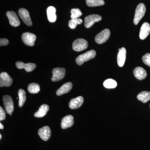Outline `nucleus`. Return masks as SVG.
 I'll return each instance as SVG.
<instances>
[{
  "instance_id": "nucleus-1",
  "label": "nucleus",
  "mask_w": 150,
  "mask_h": 150,
  "mask_svg": "<svg viewBox=\"0 0 150 150\" xmlns=\"http://www.w3.org/2000/svg\"><path fill=\"white\" fill-rule=\"evenodd\" d=\"M96 56V52L95 50H91L86 52L84 54H81L78 56L76 59V62L78 65H82L85 62L89 61L93 59Z\"/></svg>"
},
{
  "instance_id": "nucleus-2",
  "label": "nucleus",
  "mask_w": 150,
  "mask_h": 150,
  "mask_svg": "<svg viewBox=\"0 0 150 150\" xmlns=\"http://www.w3.org/2000/svg\"><path fill=\"white\" fill-rule=\"evenodd\" d=\"M146 11V8L145 5L143 3L139 4L137 6L135 11V16L134 19V24L137 25L140 20L145 15Z\"/></svg>"
},
{
  "instance_id": "nucleus-3",
  "label": "nucleus",
  "mask_w": 150,
  "mask_h": 150,
  "mask_svg": "<svg viewBox=\"0 0 150 150\" xmlns=\"http://www.w3.org/2000/svg\"><path fill=\"white\" fill-rule=\"evenodd\" d=\"M88 46V43L87 40L83 38H79L74 41L72 47L74 51L80 52L85 50Z\"/></svg>"
},
{
  "instance_id": "nucleus-4",
  "label": "nucleus",
  "mask_w": 150,
  "mask_h": 150,
  "mask_svg": "<svg viewBox=\"0 0 150 150\" xmlns=\"http://www.w3.org/2000/svg\"><path fill=\"white\" fill-rule=\"evenodd\" d=\"M22 40L25 45L29 46H34L36 40V35L29 32L23 33L21 36Z\"/></svg>"
},
{
  "instance_id": "nucleus-5",
  "label": "nucleus",
  "mask_w": 150,
  "mask_h": 150,
  "mask_svg": "<svg viewBox=\"0 0 150 150\" xmlns=\"http://www.w3.org/2000/svg\"><path fill=\"white\" fill-rule=\"evenodd\" d=\"M52 76L51 80L53 82L58 81L62 80L65 76L66 70L64 68H54L52 71Z\"/></svg>"
},
{
  "instance_id": "nucleus-6",
  "label": "nucleus",
  "mask_w": 150,
  "mask_h": 150,
  "mask_svg": "<svg viewBox=\"0 0 150 150\" xmlns=\"http://www.w3.org/2000/svg\"><path fill=\"white\" fill-rule=\"evenodd\" d=\"M110 30L108 29H105L96 35L95 40L96 42L98 44H102L108 40L110 37Z\"/></svg>"
},
{
  "instance_id": "nucleus-7",
  "label": "nucleus",
  "mask_w": 150,
  "mask_h": 150,
  "mask_svg": "<svg viewBox=\"0 0 150 150\" xmlns=\"http://www.w3.org/2000/svg\"><path fill=\"white\" fill-rule=\"evenodd\" d=\"M102 17L97 14H92L86 17L84 20V25L86 28H89L93 26L95 23L100 21Z\"/></svg>"
},
{
  "instance_id": "nucleus-8",
  "label": "nucleus",
  "mask_w": 150,
  "mask_h": 150,
  "mask_svg": "<svg viewBox=\"0 0 150 150\" xmlns=\"http://www.w3.org/2000/svg\"><path fill=\"white\" fill-rule=\"evenodd\" d=\"M3 100L6 112L9 114L12 113L14 110V104L11 97L8 95L4 96Z\"/></svg>"
},
{
  "instance_id": "nucleus-9",
  "label": "nucleus",
  "mask_w": 150,
  "mask_h": 150,
  "mask_svg": "<svg viewBox=\"0 0 150 150\" xmlns=\"http://www.w3.org/2000/svg\"><path fill=\"white\" fill-rule=\"evenodd\" d=\"M18 15L25 24L28 26L32 25V21L28 11L25 8H21L18 10Z\"/></svg>"
},
{
  "instance_id": "nucleus-10",
  "label": "nucleus",
  "mask_w": 150,
  "mask_h": 150,
  "mask_svg": "<svg viewBox=\"0 0 150 150\" xmlns=\"http://www.w3.org/2000/svg\"><path fill=\"white\" fill-rule=\"evenodd\" d=\"M13 83L12 78L6 72H4L0 74V87H9Z\"/></svg>"
},
{
  "instance_id": "nucleus-11",
  "label": "nucleus",
  "mask_w": 150,
  "mask_h": 150,
  "mask_svg": "<svg viewBox=\"0 0 150 150\" xmlns=\"http://www.w3.org/2000/svg\"><path fill=\"white\" fill-rule=\"evenodd\" d=\"M6 16L8 19L10 24L12 26L17 27L20 24V21L14 12L13 11H8L6 13Z\"/></svg>"
},
{
  "instance_id": "nucleus-12",
  "label": "nucleus",
  "mask_w": 150,
  "mask_h": 150,
  "mask_svg": "<svg viewBox=\"0 0 150 150\" xmlns=\"http://www.w3.org/2000/svg\"><path fill=\"white\" fill-rule=\"evenodd\" d=\"M38 134L43 141H48L51 137V129L48 126H44L38 130Z\"/></svg>"
},
{
  "instance_id": "nucleus-13",
  "label": "nucleus",
  "mask_w": 150,
  "mask_h": 150,
  "mask_svg": "<svg viewBox=\"0 0 150 150\" xmlns=\"http://www.w3.org/2000/svg\"><path fill=\"white\" fill-rule=\"evenodd\" d=\"M17 68L19 69H25L28 72H30L34 70L36 67V65L33 63H29L25 64L23 62H18L16 63Z\"/></svg>"
},
{
  "instance_id": "nucleus-14",
  "label": "nucleus",
  "mask_w": 150,
  "mask_h": 150,
  "mask_svg": "<svg viewBox=\"0 0 150 150\" xmlns=\"http://www.w3.org/2000/svg\"><path fill=\"white\" fill-rule=\"evenodd\" d=\"M74 117L72 115H67L62 118L61 127L62 129H65L70 128L74 125Z\"/></svg>"
},
{
  "instance_id": "nucleus-15",
  "label": "nucleus",
  "mask_w": 150,
  "mask_h": 150,
  "mask_svg": "<svg viewBox=\"0 0 150 150\" xmlns=\"http://www.w3.org/2000/svg\"><path fill=\"white\" fill-rule=\"evenodd\" d=\"M84 101L83 97L78 96L71 99L69 103V106L71 109H75L79 108L82 105Z\"/></svg>"
},
{
  "instance_id": "nucleus-16",
  "label": "nucleus",
  "mask_w": 150,
  "mask_h": 150,
  "mask_svg": "<svg viewBox=\"0 0 150 150\" xmlns=\"http://www.w3.org/2000/svg\"><path fill=\"white\" fill-rule=\"evenodd\" d=\"M118 55H117V63L118 66L120 67H123L126 59V48L122 47L119 49Z\"/></svg>"
},
{
  "instance_id": "nucleus-17",
  "label": "nucleus",
  "mask_w": 150,
  "mask_h": 150,
  "mask_svg": "<svg viewBox=\"0 0 150 150\" xmlns=\"http://www.w3.org/2000/svg\"><path fill=\"white\" fill-rule=\"evenodd\" d=\"M135 77L139 80H142L146 79L147 76V72L146 70L141 67H137L133 71Z\"/></svg>"
},
{
  "instance_id": "nucleus-18",
  "label": "nucleus",
  "mask_w": 150,
  "mask_h": 150,
  "mask_svg": "<svg viewBox=\"0 0 150 150\" xmlns=\"http://www.w3.org/2000/svg\"><path fill=\"white\" fill-rule=\"evenodd\" d=\"M150 32V25L148 23L145 22L142 25L140 29V39L144 40L147 37Z\"/></svg>"
},
{
  "instance_id": "nucleus-19",
  "label": "nucleus",
  "mask_w": 150,
  "mask_h": 150,
  "mask_svg": "<svg viewBox=\"0 0 150 150\" xmlns=\"http://www.w3.org/2000/svg\"><path fill=\"white\" fill-rule=\"evenodd\" d=\"M72 83L71 82H67L64 84L59 89L57 90L56 94L60 96L64 94L68 93L72 88Z\"/></svg>"
},
{
  "instance_id": "nucleus-20",
  "label": "nucleus",
  "mask_w": 150,
  "mask_h": 150,
  "mask_svg": "<svg viewBox=\"0 0 150 150\" xmlns=\"http://www.w3.org/2000/svg\"><path fill=\"white\" fill-rule=\"evenodd\" d=\"M47 18L48 21L51 23H54L56 21L57 16L56 15V9L54 6L48 7L46 10Z\"/></svg>"
},
{
  "instance_id": "nucleus-21",
  "label": "nucleus",
  "mask_w": 150,
  "mask_h": 150,
  "mask_svg": "<svg viewBox=\"0 0 150 150\" xmlns=\"http://www.w3.org/2000/svg\"><path fill=\"white\" fill-rule=\"evenodd\" d=\"M49 106L47 104H43L39 108L37 112L34 113V116L36 118H42L46 115L49 110Z\"/></svg>"
},
{
  "instance_id": "nucleus-22",
  "label": "nucleus",
  "mask_w": 150,
  "mask_h": 150,
  "mask_svg": "<svg viewBox=\"0 0 150 150\" xmlns=\"http://www.w3.org/2000/svg\"><path fill=\"white\" fill-rule=\"evenodd\" d=\"M137 98L143 103H146L150 100V92L148 91L141 92L137 96Z\"/></svg>"
},
{
  "instance_id": "nucleus-23",
  "label": "nucleus",
  "mask_w": 150,
  "mask_h": 150,
  "mask_svg": "<svg viewBox=\"0 0 150 150\" xmlns=\"http://www.w3.org/2000/svg\"><path fill=\"white\" fill-rule=\"evenodd\" d=\"M18 96L19 98L18 105L20 107H22L24 105L25 100H26V96H25V92L24 90H19L18 91Z\"/></svg>"
},
{
  "instance_id": "nucleus-24",
  "label": "nucleus",
  "mask_w": 150,
  "mask_h": 150,
  "mask_svg": "<svg viewBox=\"0 0 150 150\" xmlns=\"http://www.w3.org/2000/svg\"><path fill=\"white\" fill-rule=\"evenodd\" d=\"M40 86L38 84L32 83L30 84L28 87V91L30 93H37L40 91Z\"/></svg>"
},
{
  "instance_id": "nucleus-25",
  "label": "nucleus",
  "mask_w": 150,
  "mask_h": 150,
  "mask_svg": "<svg viewBox=\"0 0 150 150\" xmlns=\"http://www.w3.org/2000/svg\"><path fill=\"white\" fill-rule=\"evenodd\" d=\"M86 4L89 7L98 6L103 5L105 2L103 0H86Z\"/></svg>"
},
{
  "instance_id": "nucleus-26",
  "label": "nucleus",
  "mask_w": 150,
  "mask_h": 150,
  "mask_svg": "<svg viewBox=\"0 0 150 150\" xmlns=\"http://www.w3.org/2000/svg\"><path fill=\"white\" fill-rule=\"evenodd\" d=\"M103 85L105 87L107 88H115L117 86V82L116 81L112 79H108L105 81L103 82Z\"/></svg>"
},
{
  "instance_id": "nucleus-27",
  "label": "nucleus",
  "mask_w": 150,
  "mask_h": 150,
  "mask_svg": "<svg viewBox=\"0 0 150 150\" xmlns=\"http://www.w3.org/2000/svg\"><path fill=\"white\" fill-rule=\"evenodd\" d=\"M82 20L80 18L71 19L69 22V26L72 29H74L78 24H81L82 23Z\"/></svg>"
},
{
  "instance_id": "nucleus-28",
  "label": "nucleus",
  "mask_w": 150,
  "mask_h": 150,
  "mask_svg": "<svg viewBox=\"0 0 150 150\" xmlns=\"http://www.w3.org/2000/svg\"><path fill=\"white\" fill-rule=\"evenodd\" d=\"M71 19L78 18L82 15L81 11L79 8H73L71 11Z\"/></svg>"
},
{
  "instance_id": "nucleus-29",
  "label": "nucleus",
  "mask_w": 150,
  "mask_h": 150,
  "mask_svg": "<svg viewBox=\"0 0 150 150\" xmlns=\"http://www.w3.org/2000/svg\"><path fill=\"white\" fill-rule=\"evenodd\" d=\"M142 61L147 66L150 67V54L147 53L142 57Z\"/></svg>"
},
{
  "instance_id": "nucleus-30",
  "label": "nucleus",
  "mask_w": 150,
  "mask_h": 150,
  "mask_svg": "<svg viewBox=\"0 0 150 150\" xmlns=\"http://www.w3.org/2000/svg\"><path fill=\"white\" fill-rule=\"evenodd\" d=\"M6 118V113L4 110L2 108L0 107V121H2L5 120Z\"/></svg>"
},
{
  "instance_id": "nucleus-31",
  "label": "nucleus",
  "mask_w": 150,
  "mask_h": 150,
  "mask_svg": "<svg viewBox=\"0 0 150 150\" xmlns=\"http://www.w3.org/2000/svg\"><path fill=\"white\" fill-rule=\"evenodd\" d=\"M8 40L6 38H1L0 39V46H6L8 44Z\"/></svg>"
},
{
  "instance_id": "nucleus-32",
  "label": "nucleus",
  "mask_w": 150,
  "mask_h": 150,
  "mask_svg": "<svg viewBox=\"0 0 150 150\" xmlns=\"http://www.w3.org/2000/svg\"><path fill=\"white\" fill-rule=\"evenodd\" d=\"M4 128V126L1 123H0V129H3Z\"/></svg>"
},
{
  "instance_id": "nucleus-33",
  "label": "nucleus",
  "mask_w": 150,
  "mask_h": 150,
  "mask_svg": "<svg viewBox=\"0 0 150 150\" xmlns=\"http://www.w3.org/2000/svg\"><path fill=\"white\" fill-rule=\"evenodd\" d=\"M2 139V135H1V134H0V139Z\"/></svg>"
},
{
  "instance_id": "nucleus-34",
  "label": "nucleus",
  "mask_w": 150,
  "mask_h": 150,
  "mask_svg": "<svg viewBox=\"0 0 150 150\" xmlns=\"http://www.w3.org/2000/svg\"><path fill=\"white\" fill-rule=\"evenodd\" d=\"M16 99H18V98H17Z\"/></svg>"
},
{
  "instance_id": "nucleus-35",
  "label": "nucleus",
  "mask_w": 150,
  "mask_h": 150,
  "mask_svg": "<svg viewBox=\"0 0 150 150\" xmlns=\"http://www.w3.org/2000/svg\"><path fill=\"white\" fill-rule=\"evenodd\" d=\"M10 115H12V114H11H11H10Z\"/></svg>"
},
{
  "instance_id": "nucleus-36",
  "label": "nucleus",
  "mask_w": 150,
  "mask_h": 150,
  "mask_svg": "<svg viewBox=\"0 0 150 150\" xmlns=\"http://www.w3.org/2000/svg\"></svg>"
}]
</instances>
